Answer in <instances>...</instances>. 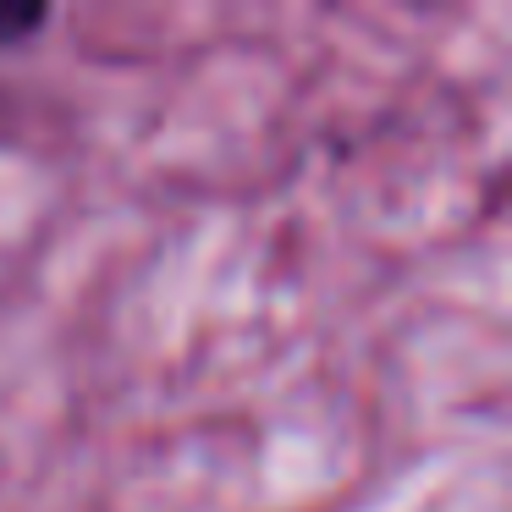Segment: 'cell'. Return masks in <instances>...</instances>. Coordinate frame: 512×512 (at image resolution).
<instances>
[{
	"label": "cell",
	"mask_w": 512,
	"mask_h": 512,
	"mask_svg": "<svg viewBox=\"0 0 512 512\" xmlns=\"http://www.w3.org/2000/svg\"><path fill=\"white\" fill-rule=\"evenodd\" d=\"M50 23V6H0V45H23Z\"/></svg>",
	"instance_id": "6da1fadb"
}]
</instances>
